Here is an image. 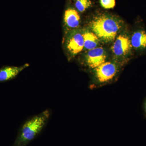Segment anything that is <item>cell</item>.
<instances>
[{"instance_id":"cell-11","label":"cell","mask_w":146,"mask_h":146,"mask_svg":"<svg viewBox=\"0 0 146 146\" xmlns=\"http://www.w3.org/2000/svg\"><path fill=\"white\" fill-rule=\"evenodd\" d=\"M92 5L90 0H75V5L79 12H83L90 7Z\"/></svg>"},{"instance_id":"cell-12","label":"cell","mask_w":146,"mask_h":146,"mask_svg":"<svg viewBox=\"0 0 146 146\" xmlns=\"http://www.w3.org/2000/svg\"><path fill=\"white\" fill-rule=\"evenodd\" d=\"M115 0H100L101 5L106 9H110L115 7Z\"/></svg>"},{"instance_id":"cell-8","label":"cell","mask_w":146,"mask_h":146,"mask_svg":"<svg viewBox=\"0 0 146 146\" xmlns=\"http://www.w3.org/2000/svg\"><path fill=\"white\" fill-rule=\"evenodd\" d=\"M64 22L65 25L70 28H76L79 26L80 16L76 9L69 8L65 11Z\"/></svg>"},{"instance_id":"cell-5","label":"cell","mask_w":146,"mask_h":146,"mask_svg":"<svg viewBox=\"0 0 146 146\" xmlns=\"http://www.w3.org/2000/svg\"><path fill=\"white\" fill-rule=\"evenodd\" d=\"M106 53L101 47L90 50L86 56V62L90 68H96L105 62Z\"/></svg>"},{"instance_id":"cell-3","label":"cell","mask_w":146,"mask_h":146,"mask_svg":"<svg viewBox=\"0 0 146 146\" xmlns=\"http://www.w3.org/2000/svg\"><path fill=\"white\" fill-rule=\"evenodd\" d=\"M66 48L72 56H75L83 50L84 39L83 34L78 30H73L68 35L66 40Z\"/></svg>"},{"instance_id":"cell-10","label":"cell","mask_w":146,"mask_h":146,"mask_svg":"<svg viewBox=\"0 0 146 146\" xmlns=\"http://www.w3.org/2000/svg\"><path fill=\"white\" fill-rule=\"evenodd\" d=\"M82 34L85 48L91 50L96 48L99 43V39L95 33L88 31L85 32Z\"/></svg>"},{"instance_id":"cell-13","label":"cell","mask_w":146,"mask_h":146,"mask_svg":"<svg viewBox=\"0 0 146 146\" xmlns=\"http://www.w3.org/2000/svg\"></svg>"},{"instance_id":"cell-6","label":"cell","mask_w":146,"mask_h":146,"mask_svg":"<svg viewBox=\"0 0 146 146\" xmlns=\"http://www.w3.org/2000/svg\"><path fill=\"white\" fill-rule=\"evenodd\" d=\"M29 66L28 63L21 66H4L0 68V82H5L15 78L22 71Z\"/></svg>"},{"instance_id":"cell-9","label":"cell","mask_w":146,"mask_h":146,"mask_svg":"<svg viewBox=\"0 0 146 146\" xmlns=\"http://www.w3.org/2000/svg\"><path fill=\"white\" fill-rule=\"evenodd\" d=\"M131 46L136 48L146 47V32L144 31L136 32L131 37Z\"/></svg>"},{"instance_id":"cell-4","label":"cell","mask_w":146,"mask_h":146,"mask_svg":"<svg viewBox=\"0 0 146 146\" xmlns=\"http://www.w3.org/2000/svg\"><path fill=\"white\" fill-rule=\"evenodd\" d=\"M117 71V68L114 63L106 62L96 68L98 79L101 82L109 81L113 78Z\"/></svg>"},{"instance_id":"cell-2","label":"cell","mask_w":146,"mask_h":146,"mask_svg":"<svg viewBox=\"0 0 146 146\" xmlns=\"http://www.w3.org/2000/svg\"><path fill=\"white\" fill-rule=\"evenodd\" d=\"M120 21L109 15L101 14L95 17L90 23L94 33L102 41L112 42L121 27Z\"/></svg>"},{"instance_id":"cell-1","label":"cell","mask_w":146,"mask_h":146,"mask_svg":"<svg viewBox=\"0 0 146 146\" xmlns=\"http://www.w3.org/2000/svg\"><path fill=\"white\" fill-rule=\"evenodd\" d=\"M51 114V110L47 109L25 121L19 128L12 146H26L34 140L46 127Z\"/></svg>"},{"instance_id":"cell-7","label":"cell","mask_w":146,"mask_h":146,"mask_svg":"<svg viewBox=\"0 0 146 146\" xmlns=\"http://www.w3.org/2000/svg\"><path fill=\"white\" fill-rule=\"evenodd\" d=\"M131 42L128 36L125 35L118 36L112 47V51L117 56H123L130 51Z\"/></svg>"}]
</instances>
